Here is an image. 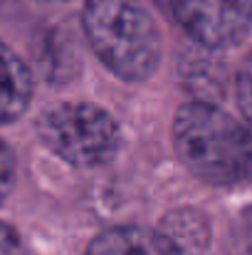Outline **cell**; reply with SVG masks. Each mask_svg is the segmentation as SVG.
Returning a JSON list of instances; mask_svg holds the SVG:
<instances>
[{"label":"cell","mask_w":252,"mask_h":255,"mask_svg":"<svg viewBox=\"0 0 252 255\" xmlns=\"http://www.w3.org/2000/svg\"><path fill=\"white\" fill-rule=\"evenodd\" d=\"M243 243L248 255H252V206L243 211Z\"/></svg>","instance_id":"11"},{"label":"cell","mask_w":252,"mask_h":255,"mask_svg":"<svg viewBox=\"0 0 252 255\" xmlns=\"http://www.w3.org/2000/svg\"><path fill=\"white\" fill-rule=\"evenodd\" d=\"M173 146L195 178L235 188L252 181V131L215 102H185L173 119Z\"/></svg>","instance_id":"1"},{"label":"cell","mask_w":252,"mask_h":255,"mask_svg":"<svg viewBox=\"0 0 252 255\" xmlns=\"http://www.w3.org/2000/svg\"><path fill=\"white\" fill-rule=\"evenodd\" d=\"M40 2H65V0H40Z\"/></svg>","instance_id":"12"},{"label":"cell","mask_w":252,"mask_h":255,"mask_svg":"<svg viewBox=\"0 0 252 255\" xmlns=\"http://www.w3.org/2000/svg\"><path fill=\"white\" fill-rule=\"evenodd\" d=\"M15 154H12V149L0 139V203L10 196V191H12V186H15Z\"/></svg>","instance_id":"9"},{"label":"cell","mask_w":252,"mask_h":255,"mask_svg":"<svg viewBox=\"0 0 252 255\" xmlns=\"http://www.w3.org/2000/svg\"><path fill=\"white\" fill-rule=\"evenodd\" d=\"M178 255H203L210 243L208 218L195 208H175L164 216L159 228Z\"/></svg>","instance_id":"7"},{"label":"cell","mask_w":252,"mask_h":255,"mask_svg":"<svg viewBox=\"0 0 252 255\" xmlns=\"http://www.w3.org/2000/svg\"><path fill=\"white\" fill-rule=\"evenodd\" d=\"M37 136L55 156L77 169L109 164L121 146L116 119L89 102H65L42 112Z\"/></svg>","instance_id":"3"},{"label":"cell","mask_w":252,"mask_h":255,"mask_svg":"<svg viewBox=\"0 0 252 255\" xmlns=\"http://www.w3.org/2000/svg\"><path fill=\"white\" fill-rule=\"evenodd\" d=\"M32 72L22 57L0 42V127L20 119L32 102Z\"/></svg>","instance_id":"6"},{"label":"cell","mask_w":252,"mask_h":255,"mask_svg":"<svg viewBox=\"0 0 252 255\" xmlns=\"http://www.w3.org/2000/svg\"><path fill=\"white\" fill-rule=\"evenodd\" d=\"M0 255H32L22 236L2 221H0Z\"/></svg>","instance_id":"10"},{"label":"cell","mask_w":252,"mask_h":255,"mask_svg":"<svg viewBox=\"0 0 252 255\" xmlns=\"http://www.w3.org/2000/svg\"><path fill=\"white\" fill-rule=\"evenodd\" d=\"M82 27L101 65L124 82L149 80L161 62V32L139 0H84Z\"/></svg>","instance_id":"2"},{"label":"cell","mask_w":252,"mask_h":255,"mask_svg":"<svg viewBox=\"0 0 252 255\" xmlns=\"http://www.w3.org/2000/svg\"><path fill=\"white\" fill-rule=\"evenodd\" d=\"M86 255H178L166 236L144 226H116L101 231L86 248Z\"/></svg>","instance_id":"5"},{"label":"cell","mask_w":252,"mask_h":255,"mask_svg":"<svg viewBox=\"0 0 252 255\" xmlns=\"http://www.w3.org/2000/svg\"><path fill=\"white\" fill-rule=\"evenodd\" d=\"M180 30L205 50L238 47L252 27V0H159Z\"/></svg>","instance_id":"4"},{"label":"cell","mask_w":252,"mask_h":255,"mask_svg":"<svg viewBox=\"0 0 252 255\" xmlns=\"http://www.w3.org/2000/svg\"><path fill=\"white\" fill-rule=\"evenodd\" d=\"M235 97H238L243 117L252 127V52L243 60V65L235 75Z\"/></svg>","instance_id":"8"}]
</instances>
